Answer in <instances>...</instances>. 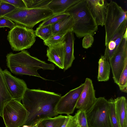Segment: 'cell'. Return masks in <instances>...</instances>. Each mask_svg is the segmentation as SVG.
<instances>
[{"instance_id": "cell-1", "label": "cell", "mask_w": 127, "mask_h": 127, "mask_svg": "<svg viewBox=\"0 0 127 127\" xmlns=\"http://www.w3.org/2000/svg\"><path fill=\"white\" fill-rule=\"evenodd\" d=\"M61 97L54 92L28 88L22 100L29 113L24 125L32 127L43 119L57 116L55 108Z\"/></svg>"}, {"instance_id": "cell-2", "label": "cell", "mask_w": 127, "mask_h": 127, "mask_svg": "<svg viewBox=\"0 0 127 127\" xmlns=\"http://www.w3.org/2000/svg\"><path fill=\"white\" fill-rule=\"evenodd\" d=\"M7 65L10 71L17 75H25L42 78L37 70H53L55 66L53 63L48 64L31 55L25 50L16 54L9 53L6 56Z\"/></svg>"}, {"instance_id": "cell-3", "label": "cell", "mask_w": 127, "mask_h": 127, "mask_svg": "<svg viewBox=\"0 0 127 127\" xmlns=\"http://www.w3.org/2000/svg\"><path fill=\"white\" fill-rule=\"evenodd\" d=\"M65 12L71 15L74 21L73 31L79 38L86 35L93 36L98 30V25L88 7L87 0H81Z\"/></svg>"}, {"instance_id": "cell-4", "label": "cell", "mask_w": 127, "mask_h": 127, "mask_svg": "<svg viewBox=\"0 0 127 127\" xmlns=\"http://www.w3.org/2000/svg\"><path fill=\"white\" fill-rule=\"evenodd\" d=\"M53 14L47 8H17L3 17L14 22L16 25L32 29Z\"/></svg>"}, {"instance_id": "cell-5", "label": "cell", "mask_w": 127, "mask_h": 127, "mask_svg": "<svg viewBox=\"0 0 127 127\" xmlns=\"http://www.w3.org/2000/svg\"><path fill=\"white\" fill-rule=\"evenodd\" d=\"M34 31L22 25H16L8 32L7 39L13 51L30 48L35 41Z\"/></svg>"}, {"instance_id": "cell-6", "label": "cell", "mask_w": 127, "mask_h": 127, "mask_svg": "<svg viewBox=\"0 0 127 127\" xmlns=\"http://www.w3.org/2000/svg\"><path fill=\"white\" fill-rule=\"evenodd\" d=\"M126 19L127 12L116 2L111 1L107 7L104 25L106 46L111 40L119 26Z\"/></svg>"}, {"instance_id": "cell-7", "label": "cell", "mask_w": 127, "mask_h": 127, "mask_svg": "<svg viewBox=\"0 0 127 127\" xmlns=\"http://www.w3.org/2000/svg\"><path fill=\"white\" fill-rule=\"evenodd\" d=\"M109 103L104 97L97 98L86 111L89 127H110L108 116Z\"/></svg>"}, {"instance_id": "cell-8", "label": "cell", "mask_w": 127, "mask_h": 127, "mask_svg": "<svg viewBox=\"0 0 127 127\" xmlns=\"http://www.w3.org/2000/svg\"><path fill=\"white\" fill-rule=\"evenodd\" d=\"M29 114L21 101L12 99L4 107L1 117L6 127H20L25 123Z\"/></svg>"}, {"instance_id": "cell-9", "label": "cell", "mask_w": 127, "mask_h": 127, "mask_svg": "<svg viewBox=\"0 0 127 127\" xmlns=\"http://www.w3.org/2000/svg\"><path fill=\"white\" fill-rule=\"evenodd\" d=\"M127 29L117 49L109 60L111 68L113 78L115 83L118 85L120 76L127 65Z\"/></svg>"}, {"instance_id": "cell-10", "label": "cell", "mask_w": 127, "mask_h": 127, "mask_svg": "<svg viewBox=\"0 0 127 127\" xmlns=\"http://www.w3.org/2000/svg\"><path fill=\"white\" fill-rule=\"evenodd\" d=\"M84 86V84H82L61 96L56 105V112L58 114H65L67 115L73 114Z\"/></svg>"}, {"instance_id": "cell-11", "label": "cell", "mask_w": 127, "mask_h": 127, "mask_svg": "<svg viewBox=\"0 0 127 127\" xmlns=\"http://www.w3.org/2000/svg\"><path fill=\"white\" fill-rule=\"evenodd\" d=\"M4 80L12 99L21 101L28 88L25 81L13 75L7 69L2 71Z\"/></svg>"}, {"instance_id": "cell-12", "label": "cell", "mask_w": 127, "mask_h": 127, "mask_svg": "<svg viewBox=\"0 0 127 127\" xmlns=\"http://www.w3.org/2000/svg\"><path fill=\"white\" fill-rule=\"evenodd\" d=\"M84 84V86L77 100L75 108L86 111L94 104L97 98L92 80L87 78Z\"/></svg>"}, {"instance_id": "cell-13", "label": "cell", "mask_w": 127, "mask_h": 127, "mask_svg": "<svg viewBox=\"0 0 127 127\" xmlns=\"http://www.w3.org/2000/svg\"><path fill=\"white\" fill-rule=\"evenodd\" d=\"M88 7L97 25L103 26L109 3L105 0H87Z\"/></svg>"}, {"instance_id": "cell-14", "label": "cell", "mask_w": 127, "mask_h": 127, "mask_svg": "<svg viewBox=\"0 0 127 127\" xmlns=\"http://www.w3.org/2000/svg\"><path fill=\"white\" fill-rule=\"evenodd\" d=\"M46 56L48 60L60 69H64V42L48 47Z\"/></svg>"}, {"instance_id": "cell-15", "label": "cell", "mask_w": 127, "mask_h": 127, "mask_svg": "<svg viewBox=\"0 0 127 127\" xmlns=\"http://www.w3.org/2000/svg\"><path fill=\"white\" fill-rule=\"evenodd\" d=\"M75 38L73 30L69 31L65 35L64 40V70L70 67L74 60V44Z\"/></svg>"}, {"instance_id": "cell-16", "label": "cell", "mask_w": 127, "mask_h": 127, "mask_svg": "<svg viewBox=\"0 0 127 127\" xmlns=\"http://www.w3.org/2000/svg\"><path fill=\"white\" fill-rule=\"evenodd\" d=\"M116 115L120 127H127V100L124 96L114 99Z\"/></svg>"}, {"instance_id": "cell-17", "label": "cell", "mask_w": 127, "mask_h": 127, "mask_svg": "<svg viewBox=\"0 0 127 127\" xmlns=\"http://www.w3.org/2000/svg\"><path fill=\"white\" fill-rule=\"evenodd\" d=\"M81 0H52L46 8L53 14L64 12L68 9L79 2Z\"/></svg>"}, {"instance_id": "cell-18", "label": "cell", "mask_w": 127, "mask_h": 127, "mask_svg": "<svg viewBox=\"0 0 127 127\" xmlns=\"http://www.w3.org/2000/svg\"><path fill=\"white\" fill-rule=\"evenodd\" d=\"M98 69L97 79L100 82L106 81L109 78L111 66L108 58L104 53L98 62Z\"/></svg>"}, {"instance_id": "cell-19", "label": "cell", "mask_w": 127, "mask_h": 127, "mask_svg": "<svg viewBox=\"0 0 127 127\" xmlns=\"http://www.w3.org/2000/svg\"><path fill=\"white\" fill-rule=\"evenodd\" d=\"M74 24L73 18L70 15L65 19L51 25L53 34L67 33L72 30Z\"/></svg>"}, {"instance_id": "cell-20", "label": "cell", "mask_w": 127, "mask_h": 127, "mask_svg": "<svg viewBox=\"0 0 127 127\" xmlns=\"http://www.w3.org/2000/svg\"><path fill=\"white\" fill-rule=\"evenodd\" d=\"M2 70L0 67V116L5 106L12 99L5 85Z\"/></svg>"}, {"instance_id": "cell-21", "label": "cell", "mask_w": 127, "mask_h": 127, "mask_svg": "<svg viewBox=\"0 0 127 127\" xmlns=\"http://www.w3.org/2000/svg\"><path fill=\"white\" fill-rule=\"evenodd\" d=\"M66 116L60 115L43 119L36 124L37 127H61Z\"/></svg>"}, {"instance_id": "cell-22", "label": "cell", "mask_w": 127, "mask_h": 127, "mask_svg": "<svg viewBox=\"0 0 127 127\" xmlns=\"http://www.w3.org/2000/svg\"><path fill=\"white\" fill-rule=\"evenodd\" d=\"M109 103L108 116L110 127H120L116 114L115 101L111 98L108 100Z\"/></svg>"}, {"instance_id": "cell-23", "label": "cell", "mask_w": 127, "mask_h": 127, "mask_svg": "<svg viewBox=\"0 0 127 127\" xmlns=\"http://www.w3.org/2000/svg\"><path fill=\"white\" fill-rule=\"evenodd\" d=\"M70 15L65 12L53 14L51 16L43 21L38 27H41L48 25H52L65 19Z\"/></svg>"}, {"instance_id": "cell-24", "label": "cell", "mask_w": 127, "mask_h": 127, "mask_svg": "<svg viewBox=\"0 0 127 127\" xmlns=\"http://www.w3.org/2000/svg\"><path fill=\"white\" fill-rule=\"evenodd\" d=\"M124 34L121 35L114 41H110L106 46L104 53L107 55L109 60L112 58L116 52Z\"/></svg>"}, {"instance_id": "cell-25", "label": "cell", "mask_w": 127, "mask_h": 127, "mask_svg": "<svg viewBox=\"0 0 127 127\" xmlns=\"http://www.w3.org/2000/svg\"><path fill=\"white\" fill-rule=\"evenodd\" d=\"M34 32L36 36L39 37L43 41L46 40L53 34L52 25L38 27Z\"/></svg>"}, {"instance_id": "cell-26", "label": "cell", "mask_w": 127, "mask_h": 127, "mask_svg": "<svg viewBox=\"0 0 127 127\" xmlns=\"http://www.w3.org/2000/svg\"><path fill=\"white\" fill-rule=\"evenodd\" d=\"M52 0H23L27 8H47V5Z\"/></svg>"}, {"instance_id": "cell-27", "label": "cell", "mask_w": 127, "mask_h": 127, "mask_svg": "<svg viewBox=\"0 0 127 127\" xmlns=\"http://www.w3.org/2000/svg\"><path fill=\"white\" fill-rule=\"evenodd\" d=\"M66 33H59L53 34L48 39L43 41L44 44L48 47L63 42L65 35Z\"/></svg>"}, {"instance_id": "cell-28", "label": "cell", "mask_w": 127, "mask_h": 127, "mask_svg": "<svg viewBox=\"0 0 127 127\" xmlns=\"http://www.w3.org/2000/svg\"><path fill=\"white\" fill-rule=\"evenodd\" d=\"M74 116L77 125L80 127H89L87 119L86 111L78 110Z\"/></svg>"}, {"instance_id": "cell-29", "label": "cell", "mask_w": 127, "mask_h": 127, "mask_svg": "<svg viewBox=\"0 0 127 127\" xmlns=\"http://www.w3.org/2000/svg\"><path fill=\"white\" fill-rule=\"evenodd\" d=\"M118 85L121 91L124 93H127V65H126L121 74Z\"/></svg>"}, {"instance_id": "cell-30", "label": "cell", "mask_w": 127, "mask_h": 127, "mask_svg": "<svg viewBox=\"0 0 127 127\" xmlns=\"http://www.w3.org/2000/svg\"><path fill=\"white\" fill-rule=\"evenodd\" d=\"M16 9L12 5L0 0V18L4 17Z\"/></svg>"}, {"instance_id": "cell-31", "label": "cell", "mask_w": 127, "mask_h": 127, "mask_svg": "<svg viewBox=\"0 0 127 127\" xmlns=\"http://www.w3.org/2000/svg\"><path fill=\"white\" fill-rule=\"evenodd\" d=\"M77 126L75 116H66L65 120L61 127H76Z\"/></svg>"}, {"instance_id": "cell-32", "label": "cell", "mask_w": 127, "mask_h": 127, "mask_svg": "<svg viewBox=\"0 0 127 127\" xmlns=\"http://www.w3.org/2000/svg\"><path fill=\"white\" fill-rule=\"evenodd\" d=\"M127 19H126L119 26L111 41L115 40L121 35L124 33L127 29Z\"/></svg>"}, {"instance_id": "cell-33", "label": "cell", "mask_w": 127, "mask_h": 127, "mask_svg": "<svg viewBox=\"0 0 127 127\" xmlns=\"http://www.w3.org/2000/svg\"><path fill=\"white\" fill-rule=\"evenodd\" d=\"M16 24L11 20L2 17L0 18V28L7 27L10 30L13 29Z\"/></svg>"}, {"instance_id": "cell-34", "label": "cell", "mask_w": 127, "mask_h": 127, "mask_svg": "<svg viewBox=\"0 0 127 127\" xmlns=\"http://www.w3.org/2000/svg\"><path fill=\"white\" fill-rule=\"evenodd\" d=\"M4 2L10 4L17 8H27L23 0H1Z\"/></svg>"}, {"instance_id": "cell-35", "label": "cell", "mask_w": 127, "mask_h": 127, "mask_svg": "<svg viewBox=\"0 0 127 127\" xmlns=\"http://www.w3.org/2000/svg\"><path fill=\"white\" fill-rule=\"evenodd\" d=\"M94 41V38L91 35H86L84 37L82 42L83 47L88 49L91 47Z\"/></svg>"}, {"instance_id": "cell-36", "label": "cell", "mask_w": 127, "mask_h": 127, "mask_svg": "<svg viewBox=\"0 0 127 127\" xmlns=\"http://www.w3.org/2000/svg\"><path fill=\"white\" fill-rule=\"evenodd\" d=\"M37 127V126L36 124L35 125L33 126L32 127Z\"/></svg>"}, {"instance_id": "cell-37", "label": "cell", "mask_w": 127, "mask_h": 127, "mask_svg": "<svg viewBox=\"0 0 127 127\" xmlns=\"http://www.w3.org/2000/svg\"><path fill=\"white\" fill-rule=\"evenodd\" d=\"M76 127H80L78 126L77 125Z\"/></svg>"}, {"instance_id": "cell-38", "label": "cell", "mask_w": 127, "mask_h": 127, "mask_svg": "<svg viewBox=\"0 0 127 127\" xmlns=\"http://www.w3.org/2000/svg\"></svg>"}]
</instances>
